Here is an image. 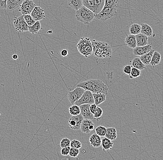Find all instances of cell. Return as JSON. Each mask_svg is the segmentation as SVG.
<instances>
[{"label":"cell","mask_w":163,"mask_h":160,"mask_svg":"<svg viewBox=\"0 0 163 160\" xmlns=\"http://www.w3.org/2000/svg\"><path fill=\"white\" fill-rule=\"evenodd\" d=\"M76 86L88 90L92 93H103L106 95L108 94V86L99 79H92L81 82Z\"/></svg>","instance_id":"obj_1"},{"label":"cell","mask_w":163,"mask_h":160,"mask_svg":"<svg viewBox=\"0 0 163 160\" xmlns=\"http://www.w3.org/2000/svg\"><path fill=\"white\" fill-rule=\"evenodd\" d=\"M91 43L95 56L98 58H106L111 56L112 48L108 43L95 40H93Z\"/></svg>","instance_id":"obj_2"},{"label":"cell","mask_w":163,"mask_h":160,"mask_svg":"<svg viewBox=\"0 0 163 160\" xmlns=\"http://www.w3.org/2000/svg\"><path fill=\"white\" fill-rule=\"evenodd\" d=\"M75 17L77 21L84 24H88L95 19V14L86 7L83 6L76 10Z\"/></svg>","instance_id":"obj_3"},{"label":"cell","mask_w":163,"mask_h":160,"mask_svg":"<svg viewBox=\"0 0 163 160\" xmlns=\"http://www.w3.org/2000/svg\"><path fill=\"white\" fill-rule=\"evenodd\" d=\"M77 47L79 53L86 58L88 57L92 54L91 41L88 37H81L78 42Z\"/></svg>","instance_id":"obj_4"},{"label":"cell","mask_w":163,"mask_h":160,"mask_svg":"<svg viewBox=\"0 0 163 160\" xmlns=\"http://www.w3.org/2000/svg\"><path fill=\"white\" fill-rule=\"evenodd\" d=\"M118 8V7H103L99 13L95 14V18L99 21H106L116 15Z\"/></svg>","instance_id":"obj_5"},{"label":"cell","mask_w":163,"mask_h":160,"mask_svg":"<svg viewBox=\"0 0 163 160\" xmlns=\"http://www.w3.org/2000/svg\"><path fill=\"white\" fill-rule=\"evenodd\" d=\"M13 25L16 31L23 32L28 31V26L24 19L23 15L14 18L13 20Z\"/></svg>","instance_id":"obj_6"},{"label":"cell","mask_w":163,"mask_h":160,"mask_svg":"<svg viewBox=\"0 0 163 160\" xmlns=\"http://www.w3.org/2000/svg\"><path fill=\"white\" fill-rule=\"evenodd\" d=\"M85 91V90L84 88L77 86L74 90L69 92L67 94V97L70 103L72 104H74L75 102L80 98Z\"/></svg>","instance_id":"obj_7"},{"label":"cell","mask_w":163,"mask_h":160,"mask_svg":"<svg viewBox=\"0 0 163 160\" xmlns=\"http://www.w3.org/2000/svg\"><path fill=\"white\" fill-rule=\"evenodd\" d=\"M35 6L34 0H25L19 7V11L23 15L30 14Z\"/></svg>","instance_id":"obj_8"},{"label":"cell","mask_w":163,"mask_h":160,"mask_svg":"<svg viewBox=\"0 0 163 160\" xmlns=\"http://www.w3.org/2000/svg\"><path fill=\"white\" fill-rule=\"evenodd\" d=\"M95 104V102L92 93L88 90H85L80 98L75 102L74 104L79 106L81 105L84 104Z\"/></svg>","instance_id":"obj_9"},{"label":"cell","mask_w":163,"mask_h":160,"mask_svg":"<svg viewBox=\"0 0 163 160\" xmlns=\"http://www.w3.org/2000/svg\"><path fill=\"white\" fill-rule=\"evenodd\" d=\"M83 120L84 118L81 114L75 116H72L69 119L68 121L69 126L71 129L75 131L79 130Z\"/></svg>","instance_id":"obj_10"},{"label":"cell","mask_w":163,"mask_h":160,"mask_svg":"<svg viewBox=\"0 0 163 160\" xmlns=\"http://www.w3.org/2000/svg\"><path fill=\"white\" fill-rule=\"evenodd\" d=\"M30 15L35 21L44 20L45 18L44 10L38 6H35Z\"/></svg>","instance_id":"obj_11"},{"label":"cell","mask_w":163,"mask_h":160,"mask_svg":"<svg viewBox=\"0 0 163 160\" xmlns=\"http://www.w3.org/2000/svg\"><path fill=\"white\" fill-rule=\"evenodd\" d=\"M95 125L91 120L84 119L82 122L80 128L82 133L88 134L94 129Z\"/></svg>","instance_id":"obj_12"},{"label":"cell","mask_w":163,"mask_h":160,"mask_svg":"<svg viewBox=\"0 0 163 160\" xmlns=\"http://www.w3.org/2000/svg\"><path fill=\"white\" fill-rule=\"evenodd\" d=\"M90 105L91 104H84L79 106L80 114L83 116L84 119H88L91 120H95L93 114L91 113L89 109Z\"/></svg>","instance_id":"obj_13"},{"label":"cell","mask_w":163,"mask_h":160,"mask_svg":"<svg viewBox=\"0 0 163 160\" xmlns=\"http://www.w3.org/2000/svg\"><path fill=\"white\" fill-rule=\"evenodd\" d=\"M133 50V54L135 56H141L148 53L152 49L151 45H146L143 46H136Z\"/></svg>","instance_id":"obj_14"},{"label":"cell","mask_w":163,"mask_h":160,"mask_svg":"<svg viewBox=\"0 0 163 160\" xmlns=\"http://www.w3.org/2000/svg\"><path fill=\"white\" fill-rule=\"evenodd\" d=\"M24 0H7L6 9L8 11L12 12L17 9Z\"/></svg>","instance_id":"obj_15"},{"label":"cell","mask_w":163,"mask_h":160,"mask_svg":"<svg viewBox=\"0 0 163 160\" xmlns=\"http://www.w3.org/2000/svg\"><path fill=\"white\" fill-rule=\"evenodd\" d=\"M89 142L90 145L93 147L99 148L101 146V138L95 133L89 137Z\"/></svg>","instance_id":"obj_16"},{"label":"cell","mask_w":163,"mask_h":160,"mask_svg":"<svg viewBox=\"0 0 163 160\" xmlns=\"http://www.w3.org/2000/svg\"><path fill=\"white\" fill-rule=\"evenodd\" d=\"M137 46H143L148 45V37L140 33L135 35Z\"/></svg>","instance_id":"obj_17"},{"label":"cell","mask_w":163,"mask_h":160,"mask_svg":"<svg viewBox=\"0 0 163 160\" xmlns=\"http://www.w3.org/2000/svg\"><path fill=\"white\" fill-rule=\"evenodd\" d=\"M125 44L129 48L134 49L137 46L135 35L129 34L126 36L125 40Z\"/></svg>","instance_id":"obj_18"},{"label":"cell","mask_w":163,"mask_h":160,"mask_svg":"<svg viewBox=\"0 0 163 160\" xmlns=\"http://www.w3.org/2000/svg\"><path fill=\"white\" fill-rule=\"evenodd\" d=\"M117 131L115 127H108L106 128V133L104 137L110 140H115L117 138Z\"/></svg>","instance_id":"obj_19"},{"label":"cell","mask_w":163,"mask_h":160,"mask_svg":"<svg viewBox=\"0 0 163 160\" xmlns=\"http://www.w3.org/2000/svg\"><path fill=\"white\" fill-rule=\"evenodd\" d=\"M141 26V33L148 37H151L153 34L152 28L148 24L142 23Z\"/></svg>","instance_id":"obj_20"},{"label":"cell","mask_w":163,"mask_h":160,"mask_svg":"<svg viewBox=\"0 0 163 160\" xmlns=\"http://www.w3.org/2000/svg\"><path fill=\"white\" fill-rule=\"evenodd\" d=\"M154 51L155 50H154L151 49V51H149L148 53L140 56V59L145 65L147 66L150 65V63L151 61V57Z\"/></svg>","instance_id":"obj_21"},{"label":"cell","mask_w":163,"mask_h":160,"mask_svg":"<svg viewBox=\"0 0 163 160\" xmlns=\"http://www.w3.org/2000/svg\"><path fill=\"white\" fill-rule=\"evenodd\" d=\"M95 104L98 106L105 102L106 99V95L103 93H92Z\"/></svg>","instance_id":"obj_22"},{"label":"cell","mask_w":163,"mask_h":160,"mask_svg":"<svg viewBox=\"0 0 163 160\" xmlns=\"http://www.w3.org/2000/svg\"><path fill=\"white\" fill-rule=\"evenodd\" d=\"M113 145L114 144L111 140L106 137L101 140V146L103 151H108L112 149Z\"/></svg>","instance_id":"obj_23"},{"label":"cell","mask_w":163,"mask_h":160,"mask_svg":"<svg viewBox=\"0 0 163 160\" xmlns=\"http://www.w3.org/2000/svg\"><path fill=\"white\" fill-rule=\"evenodd\" d=\"M68 6L72 9L78 10L84 6L83 0H68Z\"/></svg>","instance_id":"obj_24"},{"label":"cell","mask_w":163,"mask_h":160,"mask_svg":"<svg viewBox=\"0 0 163 160\" xmlns=\"http://www.w3.org/2000/svg\"><path fill=\"white\" fill-rule=\"evenodd\" d=\"M161 55L158 51H154L151 57L150 65L152 66H155L160 63L161 62Z\"/></svg>","instance_id":"obj_25"},{"label":"cell","mask_w":163,"mask_h":160,"mask_svg":"<svg viewBox=\"0 0 163 160\" xmlns=\"http://www.w3.org/2000/svg\"><path fill=\"white\" fill-rule=\"evenodd\" d=\"M42 29V26H41L40 21H35V22L32 24V26H29L28 27V31L33 35L37 34Z\"/></svg>","instance_id":"obj_26"},{"label":"cell","mask_w":163,"mask_h":160,"mask_svg":"<svg viewBox=\"0 0 163 160\" xmlns=\"http://www.w3.org/2000/svg\"><path fill=\"white\" fill-rule=\"evenodd\" d=\"M132 66L141 71L145 69V66L143 63L140 58L135 57L133 59L132 62Z\"/></svg>","instance_id":"obj_27"},{"label":"cell","mask_w":163,"mask_h":160,"mask_svg":"<svg viewBox=\"0 0 163 160\" xmlns=\"http://www.w3.org/2000/svg\"><path fill=\"white\" fill-rule=\"evenodd\" d=\"M95 6V14L99 13L104 7L105 0H93Z\"/></svg>","instance_id":"obj_28"},{"label":"cell","mask_w":163,"mask_h":160,"mask_svg":"<svg viewBox=\"0 0 163 160\" xmlns=\"http://www.w3.org/2000/svg\"><path fill=\"white\" fill-rule=\"evenodd\" d=\"M141 26L138 24H133L129 27V32L130 34H138L141 33Z\"/></svg>","instance_id":"obj_29"},{"label":"cell","mask_w":163,"mask_h":160,"mask_svg":"<svg viewBox=\"0 0 163 160\" xmlns=\"http://www.w3.org/2000/svg\"><path fill=\"white\" fill-rule=\"evenodd\" d=\"M69 113L72 116H75L80 114V109L79 106L73 104L69 108Z\"/></svg>","instance_id":"obj_30"},{"label":"cell","mask_w":163,"mask_h":160,"mask_svg":"<svg viewBox=\"0 0 163 160\" xmlns=\"http://www.w3.org/2000/svg\"><path fill=\"white\" fill-rule=\"evenodd\" d=\"M106 128L103 126H98L95 129V133L100 137H104L106 133Z\"/></svg>","instance_id":"obj_31"},{"label":"cell","mask_w":163,"mask_h":160,"mask_svg":"<svg viewBox=\"0 0 163 160\" xmlns=\"http://www.w3.org/2000/svg\"><path fill=\"white\" fill-rule=\"evenodd\" d=\"M119 4V0H105L103 7H118Z\"/></svg>","instance_id":"obj_32"},{"label":"cell","mask_w":163,"mask_h":160,"mask_svg":"<svg viewBox=\"0 0 163 160\" xmlns=\"http://www.w3.org/2000/svg\"><path fill=\"white\" fill-rule=\"evenodd\" d=\"M141 74V70L132 66L131 72H130V74L129 76L130 78H136L140 76Z\"/></svg>","instance_id":"obj_33"},{"label":"cell","mask_w":163,"mask_h":160,"mask_svg":"<svg viewBox=\"0 0 163 160\" xmlns=\"http://www.w3.org/2000/svg\"><path fill=\"white\" fill-rule=\"evenodd\" d=\"M23 17L28 27L32 26V24L35 22V21L34 20L30 14L24 15Z\"/></svg>","instance_id":"obj_34"},{"label":"cell","mask_w":163,"mask_h":160,"mask_svg":"<svg viewBox=\"0 0 163 160\" xmlns=\"http://www.w3.org/2000/svg\"><path fill=\"white\" fill-rule=\"evenodd\" d=\"M102 114H103V110H102V108L99 107H97L96 110H95L94 114H93L95 120L96 119L98 120L102 116Z\"/></svg>","instance_id":"obj_35"},{"label":"cell","mask_w":163,"mask_h":160,"mask_svg":"<svg viewBox=\"0 0 163 160\" xmlns=\"http://www.w3.org/2000/svg\"><path fill=\"white\" fill-rule=\"evenodd\" d=\"M82 145L81 142L78 140L74 139L71 141V144H70L71 148L79 149L82 147Z\"/></svg>","instance_id":"obj_36"},{"label":"cell","mask_w":163,"mask_h":160,"mask_svg":"<svg viewBox=\"0 0 163 160\" xmlns=\"http://www.w3.org/2000/svg\"><path fill=\"white\" fill-rule=\"evenodd\" d=\"M70 144H71V140L70 139L67 138H63L60 141V146L61 148L70 146Z\"/></svg>","instance_id":"obj_37"},{"label":"cell","mask_w":163,"mask_h":160,"mask_svg":"<svg viewBox=\"0 0 163 160\" xmlns=\"http://www.w3.org/2000/svg\"><path fill=\"white\" fill-rule=\"evenodd\" d=\"M79 149H78L73 148H71L70 151H69V155L70 156L72 157H77L79 154Z\"/></svg>","instance_id":"obj_38"},{"label":"cell","mask_w":163,"mask_h":160,"mask_svg":"<svg viewBox=\"0 0 163 160\" xmlns=\"http://www.w3.org/2000/svg\"><path fill=\"white\" fill-rule=\"evenodd\" d=\"M131 69H132V66L130 65H126L123 67V71L125 74L127 75L130 76V72H131Z\"/></svg>","instance_id":"obj_39"},{"label":"cell","mask_w":163,"mask_h":160,"mask_svg":"<svg viewBox=\"0 0 163 160\" xmlns=\"http://www.w3.org/2000/svg\"><path fill=\"white\" fill-rule=\"evenodd\" d=\"M71 147L68 146L66 147L62 148L61 150V154L64 156H67L69 155Z\"/></svg>","instance_id":"obj_40"},{"label":"cell","mask_w":163,"mask_h":160,"mask_svg":"<svg viewBox=\"0 0 163 160\" xmlns=\"http://www.w3.org/2000/svg\"><path fill=\"white\" fill-rule=\"evenodd\" d=\"M7 0H0V9H6Z\"/></svg>","instance_id":"obj_41"},{"label":"cell","mask_w":163,"mask_h":160,"mask_svg":"<svg viewBox=\"0 0 163 160\" xmlns=\"http://www.w3.org/2000/svg\"><path fill=\"white\" fill-rule=\"evenodd\" d=\"M97 107V106L95 104H92L90 105L89 109H90V110H91V113L93 114H94L95 112V110H96Z\"/></svg>","instance_id":"obj_42"},{"label":"cell","mask_w":163,"mask_h":160,"mask_svg":"<svg viewBox=\"0 0 163 160\" xmlns=\"http://www.w3.org/2000/svg\"><path fill=\"white\" fill-rule=\"evenodd\" d=\"M68 50L66 49H63V50H61V56L63 57H66L68 55Z\"/></svg>","instance_id":"obj_43"},{"label":"cell","mask_w":163,"mask_h":160,"mask_svg":"<svg viewBox=\"0 0 163 160\" xmlns=\"http://www.w3.org/2000/svg\"><path fill=\"white\" fill-rule=\"evenodd\" d=\"M12 58L14 59V60H17V59L18 58V56L17 54H14L12 56Z\"/></svg>","instance_id":"obj_44"},{"label":"cell","mask_w":163,"mask_h":160,"mask_svg":"<svg viewBox=\"0 0 163 160\" xmlns=\"http://www.w3.org/2000/svg\"><path fill=\"white\" fill-rule=\"evenodd\" d=\"M0 116H1V113H0Z\"/></svg>","instance_id":"obj_45"}]
</instances>
